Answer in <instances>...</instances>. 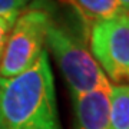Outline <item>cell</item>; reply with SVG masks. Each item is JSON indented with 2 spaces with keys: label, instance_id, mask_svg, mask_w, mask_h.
Returning a JSON list of instances; mask_svg holds the SVG:
<instances>
[{
  "label": "cell",
  "instance_id": "obj_1",
  "mask_svg": "<svg viewBox=\"0 0 129 129\" xmlns=\"http://www.w3.org/2000/svg\"><path fill=\"white\" fill-rule=\"evenodd\" d=\"M0 116L5 129H62L46 50L23 73L0 78Z\"/></svg>",
  "mask_w": 129,
  "mask_h": 129
},
{
  "label": "cell",
  "instance_id": "obj_2",
  "mask_svg": "<svg viewBox=\"0 0 129 129\" xmlns=\"http://www.w3.org/2000/svg\"><path fill=\"white\" fill-rule=\"evenodd\" d=\"M46 46L55 56L73 98L111 85L90 50L53 20L47 26Z\"/></svg>",
  "mask_w": 129,
  "mask_h": 129
},
{
  "label": "cell",
  "instance_id": "obj_3",
  "mask_svg": "<svg viewBox=\"0 0 129 129\" xmlns=\"http://www.w3.org/2000/svg\"><path fill=\"white\" fill-rule=\"evenodd\" d=\"M50 20V14L40 6L20 13L10 30L0 60V78H13L36 63L45 52Z\"/></svg>",
  "mask_w": 129,
  "mask_h": 129
},
{
  "label": "cell",
  "instance_id": "obj_4",
  "mask_svg": "<svg viewBox=\"0 0 129 129\" xmlns=\"http://www.w3.org/2000/svg\"><path fill=\"white\" fill-rule=\"evenodd\" d=\"M89 50L109 82L129 85V14L92 23Z\"/></svg>",
  "mask_w": 129,
  "mask_h": 129
},
{
  "label": "cell",
  "instance_id": "obj_5",
  "mask_svg": "<svg viewBox=\"0 0 129 129\" xmlns=\"http://www.w3.org/2000/svg\"><path fill=\"white\" fill-rule=\"evenodd\" d=\"M112 85L73 98L75 129H109Z\"/></svg>",
  "mask_w": 129,
  "mask_h": 129
},
{
  "label": "cell",
  "instance_id": "obj_6",
  "mask_svg": "<svg viewBox=\"0 0 129 129\" xmlns=\"http://www.w3.org/2000/svg\"><path fill=\"white\" fill-rule=\"evenodd\" d=\"M109 129H129V85H112Z\"/></svg>",
  "mask_w": 129,
  "mask_h": 129
},
{
  "label": "cell",
  "instance_id": "obj_7",
  "mask_svg": "<svg viewBox=\"0 0 129 129\" xmlns=\"http://www.w3.org/2000/svg\"><path fill=\"white\" fill-rule=\"evenodd\" d=\"M83 16L90 19L93 23L119 17L126 13L116 0H72Z\"/></svg>",
  "mask_w": 129,
  "mask_h": 129
},
{
  "label": "cell",
  "instance_id": "obj_8",
  "mask_svg": "<svg viewBox=\"0 0 129 129\" xmlns=\"http://www.w3.org/2000/svg\"><path fill=\"white\" fill-rule=\"evenodd\" d=\"M32 0H0V17L16 22V19Z\"/></svg>",
  "mask_w": 129,
  "mask_h": 129
},
{
  "label": "cell",
  "instance_id": "obj_9",
  "mask_svg": "<svg viewBox=\"0 0 129 129\" xmlns=\"http://www.w3.org/2000/svg\"><path fill=\"white\" fill-rule=\"evenodd\" d=\"M13 24H14L13 20L0 17V60H2V56H3V52H5L6 43H7V39H9L10 30L13 27Z\"/></svg>",
  "mask_w": 129,
  "mask_h": 129
},
{
  "label": "cell",
  "instance_id": "obj_10",
  "mask_svg": "<svg viewBox=\"0 0 129 129\" xmlns=\"http://www.w3.org/2000/svg\"><path fill=\"white\" fill-rule=\"evenodd\" d=\"M116 2L119 3V6L126 12V13H129V0H116Z\"/></svg>",
  "mask_w": 129,
  "mask_h": 129
},
{
  "label": "cell",
  "instance_id": "obj_11",
  "mask_svg": "<svg viewBox=\"0 0 129 129\" xmlns=\"http://www.w3.org/2000/svg\"><path fill=\"white\" fill-rule=\"evenodd\" d=\"M0 129H5V125H3V120H2V116H0Z\"/></svg>",
  "mask_w": 129,
  "mask_h": 129
}]
</instances>
